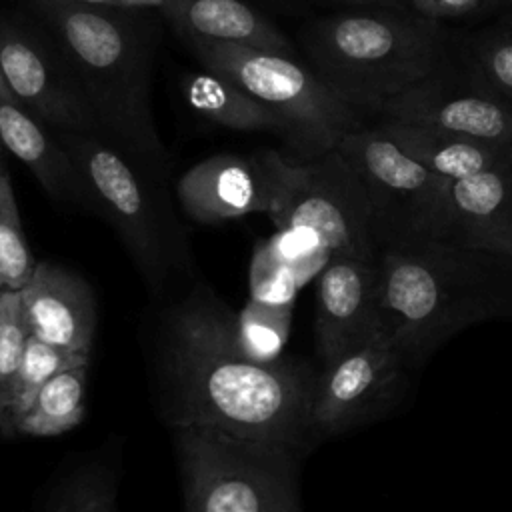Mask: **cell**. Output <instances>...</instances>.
<instances>
[{"mask_svg":"<svg viewBox=\"0 0 512 512\" xmlns=\"http://www.w3.org/2000/svg\"><path fill=\"white\" fill-rule=\"evenodd\" d=\"M316 376L292 360H258L216 312L194 308L174 330L170 424H200L302 454L316 440L310 424Z\"/></svg>","mask_w":512,"mask_h":512,"instance_id":"obj_1","label":"cell"},{"mask_svg":"<svg viewBox=\"0 0 512 512\" xmlns=\"http://www.w3.org/2000/svg\"><path fill=\"white\" fill-rule=\"evenodd\" d=\"M382 328L410 368L470 324L512 312V258L448 238L378 254Z\"/></svg>","mask_w":512,"mask_h":512,"instance_id":"obj_2","label":"cell"},{"mask_svg":"<svg viewBox=\"0 0 512 512\" xmlns=\"http://www.w3.org/2000/svg\"><path fill=\"white\" fill-rule=\"evenodd\" d=\"M70 62L102 136L154 176L168 168L152 108L156 26L146 12L66 0H34Z\"/></svg>","mask_w":512,"mask_h":512,"instance_id":"obj_3","label":"cell"},{"mask_svg":"<svg viewBox=\"0 0 512 512\" xmlns=\"http://www.w3.org/2000/svg\"><path fill=\"white\" fill-rule=\"evenodd\" d=\"M312 70L360 114L440 70L444 34L438 22L404 12H340L314 22L304 36Z\"/></svg>","mask_w":512,"mask_h":512,"instance_id":"obj_4","label":"cell"},{"mask_svg":"<svg viewBox=\"0 0 512 512\" xmlns=\"http://www.w3.org/2000/svg\"><path fill=\"white\" fill-rule=\"evenodd\" d=\"M184 38L204 68L238 82L284 122L288 158L296 162L336 150L350 130L362 126V114L294 56L194 36Z\"/></svg>","mask_w":512,"mask_h":512,"instance_id":"obj_5","label":"cell"},{"mask_svg":"<svg viewBox=\"0 0 512 512\" xmlns=\"http://www.w3.org/2000/svg\"><path fill=\"white\" fill-rule=\"evenodd\" d=\"M186 512H300L298 458L284 446L200 424H170Z\"/></svg>","mask_w":512,"mask_h":512,"instance_id":"obj_6","label":"cell"},{"mask_svg":"<svg viewBox=\"0 0 512 512\" xmlns=\"http://www.w3.org/2000/svg\"><path fill=\"white\" fill-rule=\"evenodd\" d=\"M336 152L366 190L380 252L394 244L448 236L450 180L416 162L378 126L350 130Z\"/></svg>","mask_w":512,"mask_h":512,"instance_id":"obj_7","label":"cell"},{"mask_svg":"<svg viewBox=\"0 0 512 512\" xmlns=\"http://www.w3.org/2000/svg\"><path fill=\"white\" fill-rule=\"evenodd\" d=\"M268 216L278 232L308 236L328 256L378 260L370 200L336 150L308 162L290 158L282 194Z\"/></svg>","mask_w":512,"mask_h":512,"instance_id":"obj_8","label":"cell"},{"mask_svg":"<svg viewBox=\"0 0 512 512\" xmlns=\"http://www.w3.org/2000/svg\"><path fill=\"white\" fill-rule=\"evenodd\" d=\"M56 136L78 172L84 200L110 220L140 266L154 274L160 268L168 226L154 174L102 134Z\"/></svg>","mask_w":512,"mask_h":512,"instance_id":"obj_9","label":"cell"},{"mask_svg":"<svg viewBox=\"0 0 512 512\" xmlns=\"http://www.w3.org/2000/svg\"><path fill=\"white\" fill-rule=\"evenodd\" d=\"M410 364L382 330L322 364L310 424L314 438L348 432L384 416L400 398Z\"/></svg>","mask_w":512,"mask_h":512,"instance_id":"obj_10","label":"cell"},{"mask_svg":"<svg viewBox=\"0 0 512 512\" xmlns=\"http://www.w3.org/2000/svg\"><path fill=\"white\" fill-rule=\"evenodd\" d=\"M0 70L16 104L52 132L102 134L100 122L58 44L0 22Z\"/></svg>","mask_w":512,"mask_h":512,"instance_id":"obj_11","label":"cell"},{"mask_svg":"<svg viewBox=\"0 0 512 512\" xmlns=\"http://www.w3.org/2000/svg\"><path fill=\"white\" fill-rule=\"evenodd\" d=\"M380 116L512 150V100L476 74L464 78L442 66L390 98Z\"/></svg>","mask_w":512,"mask_h":512,"instance_id":"obj_12","label":"cell"},{"mask_svg":"<svg viewBox=\"0 0 512 512\" xmlns=\"http://www.w3.org/2000/svg\"><path fill=\"white\" fill-rule=\"evenodd\" d=\"M290 158L276 150L216 154L186 170L176 186L184 212L204 224L270 214L282 194Z\"/></svg>","mask_w":512,"mask_h":512,"instance_id":"obj_13","label":"cell"},{"mask_svg":"<svg viewBox=\"0 0 512 512\" xmlns=\"http://www.w3.org/2000/svg\"><path fill=\"white\" fill-rule=\"evenodd\" d=\"M382 330L378 260L328 256L318 276L314 338L316 352L330 362Z\"/></svg>","mask_w":512,"mask_h":512,"instance_id":"obj_14","label":"cell"},{"mask_svg":"<svg viewBox=\"0 0 512 512\" xmlns=\"http://www.w3.org/2000/svg\"><path fill=\"white\" fill-rule=\"evenodd\" d=\"M28 332L52 346L88 352L96 310L88 284L50 262H38L32 278L18 290Z\"/></svg>","mask_w":512,"mask_h":512,"instance_id":"obj_15","label":"cell"},{"mask_svg":"<svg viewBox=\"0 0 512 512\" xmlns=\"http://www.w3.org/2000/svg\"><path fill=\"white\" fill-rule=\"evenodd\" d=\"M448 240L512 258L510 156L478 174L450 182Z\"/></svg>","mask_w":512,"mask_h":512,"instance_id":"obj_16","label":"cell"},{"mask_svg":"<svg viewBox=\"0 0 512 512\" xmlns=\"http://www.w3.org/2000/svg\"><path fill=\"white\" fill-rule=\"evenodd\" d=\"M0 146L12 152L56 202L84 200L78 172L56 132L14 100H0Z\"/></svg>","mask_w":512,"mask_h":512,"instance_id":"obj_17","label":"cell"},{"mask_svg":"<svg viewBox=\"0 0 512 512\" xmlns=\"http://www.w3.org/2000/svg\"><path fill=\"white\" fill-rule=\"evenodd\" d=\"M170 24L182 36L294 56L286 36L242 0H184Z\"/></svg>","mask_w":512,"mask_h":512,"instance_id":"obj_18","label":"cell"},{"mask_svg":"<svg viewBox=\"0 0 512 512\" xmlns=\"http://www.w3.org/2000/svg\"><path fill=\"white\" fill-rule=\"evenodd\" d=\"M376 126L408 156L450 182L484 172L510 156L508 148L446 134L428 126L384 118Z\"/></svg>","mask_w":512,"mask_h":512,"instance_id":"obj_19","label":"cell"},{"mask_svg":"<svg viewBox=\"0 0 512 512\" xmlns=\"http://www.w3.org/2000/svg\"><path fill=\"white\" fill-rule=\"evenodd\" d=\"M186 102L202 118L236 132H270L284 140V122L232 78L204 68L182 78Z\"/></svg>","mask_w":512,"mask_h":512,"instance_id":"obj_20","label":"cell"},{"mask_svg":"<svg viewBox=\"0 0 512 512\" xmlns=\"http://www.w3.org/2000/svg\"><path fill=\"white\" fill-rule=\"evenodd\" d=\"M86 378L88 364L72 366L52 376L14 424V432L50 438L76 428L84 418Z\"/></svg>","mask_w":512,"mask_h":512,"instance_id":"obj_21","label":"cell"},{"mask_svg":"<svg viewBox=\"0 0 512 512\" xmlns=\"http://www.w3.org/2000/svg\"><path fill=\"white\" fill-rule=\"evenodd\" d=\"M90 354L88 352H76L66 350L60 346H52L36 336H28L22 364L14 382L12 400H10V414H8V432H14V424L20 420V416L30 408L40 388L62 370H68L72 366L88 364Z\"/></svg>","mask_w":512,"mask_h":512,"instance_id":"obj_22","label":"cell"},{"mask_svg":"<svg viewBox=\"0 0 512 512\" xmlns=\"http://www.w3.org/2000/svg\"><path fill=\"white\" fill-rule=\"evenodd\" d=\"M28 248L8 170L0 160V292H18L36 270Z\"/></svg>","mask_w":512,"mask_h":512,"instance_id":"obj_23","label":"cell"},{"mask_svg":"<svg viewBox=\"0 0 512 512\" xmlns=\"http://www.w3.org/2000/svg\"><path fill=\"white\" fill-rule=\"evenodd\" d=\"M30 332L22 316L20 296L12 290L0 292V432L8 434V414L14 382L22 364Z\"/></svg>","mask_w":512,"mask_h":512,"instance_id":"obj_24","label":"cell"},{"mask_svg":"<svg viewBox=\"0 0 512 512\" xmlns=\"http://www.w3.org/2000/svg\"><path fill=\"white\" fill-rule=\"evenodd\" d=\"M288 308L252 300L238 322V344L244 352L258 360H276L282 342L288 334Z\"/></svg>","mask_w":512,"mask_h":512,"instance_id":"obj_25","label":"cell"},{"mask_svg":"<svg viewBox=\"0 0 512 512\" xmlns=\"http://www.w3.org/2000/svg\"><path fill=\"white\" fill-rule=\"evenodd\" d=\"M472 54L474 74L492 90L512 100V26L508 24L478 38Z\"/></svg>","mask_w":512,"mask_h":512,"instance_id":"obj_26","label":"cell"},{"mask_svg":"<svg viewBox=\"0 0 512 512\" xmlns=\"http://www.w3.org/2000/svg\"><path fill=\"white\" fill-rule=\"evenodd\" d=\"M412 12L420 18L442 22V20H464L486 12L498 0H408Z\"/></svg>","mask_w":512,"mask_h":512,"instance_id":"obj_27","label":"cell"},{"mask_svg":"<svg viewBox=\"0 0 512 512\" xmlns=\"http://www.w3.org/2000/svg\"><path fill=\"white\" fill-rule=\"evenodd\" d=\"M184 0H112V8L120 10H130V12H148L156 10L160 16H164L168 22L176 16Z\"/></svg>","mask_w":512,"mask_h":512,"instance_id":"obj_28","label":"cell"},{"mask_svg":"<svg viewBox=\"0 0 512 512\" xmlns=\"http://www.w3.org/2000/svg\"><path fill=\"white\" fill-rule=\"evenodd\" d=\"M66 512H112V498L104 490H84Z\"/></svg>","mask_w":512,"mask_h":512,"instance_id":"obj_29","label":"cell"},{"mask_svg":"<svg viewBox=\"0 0 512 512\" xmlns=\"http://www.w3.org/2000/svg\"><path fill=\"white\" fill-rule=\"evenodd\" d=\"M0 100H14L12 94H10V90H8L6 80H4V76H2V70H0Z\"/></svg>","mask_w":512,"mask_h":512,"instance_id":"obj_30","label":"cell"},{"mask_svg":"<svg viewBox=\"0 0 512 512\" xmlns=\"http://www.w3.org/2000/svg\"><path fill=\"white\" fill-rule=\"evenodd\" d=\"M344 2H350V4H384V6H390V4H396L398 0H344Z\"/></svg>","mask_w":512,"mask_h":512,"instance_id":"obj_31","label":"cell"},{"mask_svg":"<svg viewBox=\"0 0 512 512\" xmlns=\"http://www.w3.org/2000/svg\"><path fill=\"white\" fill-rule=\"evenodd\" d=\"M66 2H78V4H94V6H110L112 0H66Z\"/></svg>","mask_w":512,"mask_h":512,"instance_id":"obj_32","label":"cell"},{"mask_svg":"<svg viewBox=\"0 0 512 512\" xmlns=\"http://www.w3.org/2000/svg\"><path fill=\"white\" fill-rule=\"evenodd\" d=\"M510 164H512V150H510Z\"/></svg>","mask_w":512,"mask_h":512,"instance_id":"obj_33","label":"cell"},{"mask_svg":"<svg viewBox=\"0 0 512 512\" xmlns=\"http://www.w3.org/2000/svg\"><path fill=\"white\" fill-rule=\"evenodd\" d=\"M508 24H510V26H512V18H510V20H508Z\"/></svg>","mask_w":512,"mask_h":512,"instance_id":"obj_34","label":"cell"}]
</instances>
